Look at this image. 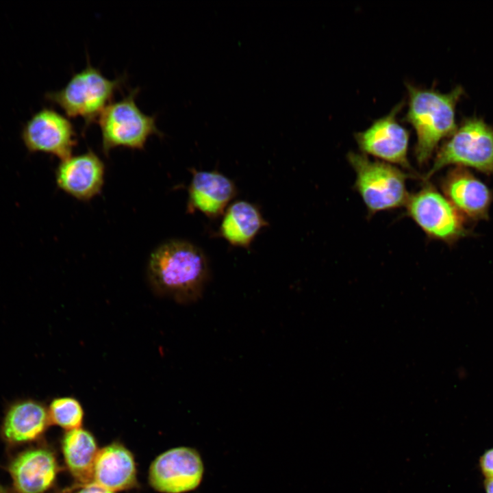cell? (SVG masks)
<instances>
[{"mask_svg": "<svg viewBox=\"0 0 493 493\" xmlns=\"http://www.w3.org/2000/svg\"><path fill=\"white\" fill-rule=\"evenodd\" d=\"M403 105L397 104L389 114L357 133L355 139L363 153L410 170L407 157L409 133L396 119Z\"/></svg>", "mask_w": 493, "mask_h": 493, "instance_id": "30bf717a", "label": "cell"}, {"mask_svg": "<svg viewBox=\"0 0 493 493\" xmlns=\"http://www.w3.org/2000/svg\"><path fill=\"white\" fill-rule=\"evenodd\" d=\"M66 464L76 480L84 485L94 479V466L98 453L94 437L82 429L68 431L62 440Z\"/></svg>", "mask_w": 493, "mask_h": 493, "instance_id": "ac0fdd59", "label": "cell"}, {"mask_svg": "<svg viewBox=\"0 0 493 493\" xmlns=\"http://www.w3.org/2000/svg\"><path fill=\"white\" fill-rule=\"evenodd\" d=\"M136 466L131 453L113 444L98 451L94 466L96 483L111 490L131 488L136 482Z\"/></svg>", "mask_w": 493, "mask_h": 493, "instance_id": "2e32d148", "label": "cell"}, {"mask_svg": "<svg viewBox=\"0 0 493 493\" xmlns=\"http://www.w3.org/2000/svg\"><path fill=\"white\" fill-rule=\"evenodd\" d=\"M348 160L355 175V188L369 212L394 209L405 205L409 194L406 174L398 167L351 152Z\"/></svg>", "mask_w": 493, "mask_h": 493, "instance_id": "8992f818", "label": "cell"}, {"mask_svg": "<svg viewBox=\"0 0 493 493\" xmlns=\"http://www.w3.org/2000/svg\"><path fill=\"white\" fill-rule=\"evenodd\" d=\"M0 493H10V492L0 484Z\"/></svg>", "mask_w": 493, "mask_h": 493, "instance_id": "603a6c76", "label": "cell"}, {"mask_svg": "<svg viewBox=\"0 0 493 493\" xmlns=\"http://www.w3.org/2000/svg\"><path fill=\"white\" fill-rule=\"evenodd\" d=\"M78 493H113V492L94 482L85 485Z\"/></svg>", "mask_w": 493, "mask_h": 493, "instance_id": "44dd1931", "label": "cell"}, {"mask_svg": "<svg viewBox=\"0 0 493 493\" xmlns=\"http://www.w3.org/2000/svg\"><path fill=\"white\" fill-rule=\"evenodd\" d=\"M125 79V76L108 79L88 61L86 66L74 73L64 88L47 92L45 98L60 106L68 117H82L86 128L98 119Z\"/></svg>", "mask_w": 493, "mask_h": 493, "instance_id": "3957f363", "label": "cell"}, {"mask_svg": "<svg viewBox=\"0 0 493 493\" xmlns=\"http://www.w3.org/2000/svg\"><path fill=\"white\" fill-rule=\"evenodd\" d=\"M445 197L470 220L488 218L493 196L490 189L466 168L456 166L442 181Z\"/></svg>", "mask_w": 493, "mask_h": 493, "instance_id": "8fae6325", "label": "cell"}, {"mask_svg": "<svg viewBox=\"0 0 493 493\" xmlns=\"http://www.w3.org/2000/svg\"><path fill=\"white\" fill-rule=\"evenodd\" d=\"M105 166L92 151L61 160L55 171L58 186L80 201L97 195L104 183Z\"/></svg>", "mask_w": 493, "mask_h": 493, "instance_id": "7c38bea8", "label": "cell"}, {"mask_svg": "<svg viewBox=\"0 0 493 493\" xmlns=\"http://www.w3.org/2000/svg\"><path fill=\"white\" fill-rule=\"evenodd\" d=\"M8 470L15 493H44L55 481L58 464L50 450L32 448L12 459Z\"/></svg>", "mask_w": 493, "mask_h": 493, "instance_id": "4fadbf2b", "label": "cell"}, {"mask_svg": "<svg viewBox=\"0 0 493 493\" xmlns=\"http://www.w3.org/2000/svg\"><path fill=\"white\" fill-rule=\"evenodd\" d=\"M484 485L486 493H493V478H486Z\"/></svg>", "mask_w": 493, "mask_h": 493, "instance_id": "7402d4cb", "label": "cell"}, {"mask_svg": "<svg viewBox=\"0 0 493 493\" xmlns=\"http://www.w3.org/2000/svg\"><path fill=\"white\" fill-rule=\"evenodd\" d=\"M48 414L50 423L68 431L79 429L84 417L81 404L70 396L53 399L49 404Z\"/></svg>", "mask_w": 493, "mask_h": 493, "instance_id": "d6986e66", "label": "cell"}, {"mask_svg": "<svg viewBox=\"0 0 493 493\" xmlns=\"http://www.w3.org/2000/svg\"><path fill=\"white\" fill-rule=\"evenodd\" d=\"M449 165L493 176V127L481 118L465 120L439 149L425 179Z\"/></svg>", "mask_w": 493, "mask_h": 493, "instance_id": "277c9868", "label": "cell"}, {"mask_svg": "<svg viewBox=\"0 0 493 493\" xmlns=\"http://www.w3.org/2000/svg\"><path fill=\"white\" fill-rule=\"evenodd\" d=\"M409 95L405 120L414 129V153L418 163H427L438 144L457 129L455 107L464 93L457 86L448 93L407 84Z\"/></svg>", "mask_w": 493, "mask_h": 493, "instance_id": "7a4b0ae2", "label": "cell"}, {"mask_svg": "<svg viewBox=\"0 0 493 493\" xmlns=\"http://www.w3.org/2000/svg\"><path fill=\"white\" fill-rule=\"evenodd\" d=\"M50 423L48 409L31 398L16 399L5 412L1 426L4 440L10 445H21L40 438Z\"/></svg>", "mask_w": 493, "mask_h": 493, "instance_id": "5bb4252c", "label": "cell"}, {"mask_svg": "<svg viewBox=\"0 0 493 493\" xmlns=\"http://www.w3.org/2000/svg\"><path fill=\"white\" fill-rule=\"evenodd\" d=\"M203 465L199 454L188 447H177L159 455L149 469V481L156 490L183 493L201 481Z\"/></svg>", "mask_w": 493, "mask_h": 493, "instance_id": "9c48e42d", "label": "cell"}, {"mask_svg": "<svg viewBox=\"0 0 493 493\" xmlns=\"http://www.w3.org/2000/svg\"><path fill=\"white\" fill-rule=\"evenodd\" d=\"M236 194L233 182L217 171L192 170L188 187V212L199 211L210 218L225 213L229 203Z\"/></svg>", "mask_w": 493, "mask_h": 493, "instance_id": "9a60e30c", "label": "cell"}, {"mask_svg": "<svg viewBox=\"0 0 493 493\" xmlns=\"http://www.w3.org/2000/svg\"><path fill=\"white\" fill-rule=\"evenodd\" d=\"M480 466L486 478H493V448L487 450L481 457Z\"/></svg>", "mask_w": 493, "mask_h": 493, "instance_id": "ffe728a7", "label": "cell"}, {"mask_svg": "<svg viewBox=\"0 0 493 493\" xmlns=\"http://www.w3.org/2000/svg\"><path fill=\"white\" fill-rule=\"evenodd\" d=\"M207 258L202 250L183 240H170L151 254L147 276L153 290L180 303L198 300L208 279Z\"/></svg>", "mask_w": 493, "mask_h": 493, "instance_id": "6da1fadb", "label": "cell"}, {"mask_svg": "<svg viewBox=\"0 0 493 493\" xmlns=\"http://www.w3.org/2000/svg\"><path fill=\"white\" fill-rule=\"evenodd\" d=\"M267 225L256 205L238 201L225 210L218 233L232 246L249 248L259 231Z\"/></svg>", "mask_w": 493, "mask_h": 493, "instance_id": "e0dca14e", "label": "cell"}, {"mask_svg": "<svg viewBox=\"0 0 493 493\" xmlns=\"http://www.w3.org/2000/svg\"><path fill=\"white\" fill-rule=\"evenodd\" d=\"M405 205L410 217L433 239L453 244L471 234L464 216L431 185L409 195Z\"/></svg>", "mask_w": 493, "mask_h": 493, "instance_id": "52a82bcc", "label": "cell"}, {"mask_svg": "<svg viewBox=\"0 0 493 493\" xmlns=\"http://www.w3.org/2000/svg\"><path fill=\"white\" fill-rule=\"evenodd\" d=\"M22 140L29 152H44L64 160L72 155L76 145L73 123L57 111L44 108L24 125Z\"/></svg>", "mask_w": 493, "mask_h": 493, "instance_id": "ba28073f", "label": "cell"}, {"mask_svg": "<svg viewBox=\"0 0 493 493\" xmlns=\"http://www.w3.org/2000/svg\"><path fill=\"white\" fill-rule=\"evenodd\" d=\"M139 88L131 89L121 99L110 102L98 118L102 150L105 155L118 147L142 149L149 136L162 134L155 124V116L144 114L135 98Z\"/></svg>", "mask_w": 493, "mask_h": 493, "instance_id": "5b68a950", "label": "cell"}]
</instances>
